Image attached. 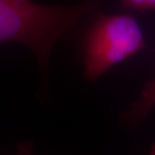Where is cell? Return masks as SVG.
<instances>
[{
  "instance_id": "1",
  "label": "cell",
  "mask_w": 155,
  "mask_h": 155,
  "mask_svg": "<svg viewBox=\"0 0 155 155\" xmlns=\"http://www.w3.org/2000/svg\"><path fill=\"white\" fill-rule=\"evenodd\" d=\"M101 5L102 0H84L72 7L42 5L31 0H0V45L18 42L29 48L46 81L56 42L73 33L84 17Z\"/></svg>"
},
{
  "instance_id": "2",
  "label": "cell",
  "mask_w": 155,
  "mask_h": 155,
  "mask_svg": "<svg viewBox=\"0 0 155 155\" xmlns=\"http://www.w3.org/2000/svg\"><path fill=\"white\" fill-rule=\"evenodd\" d=\"M140 27L131 14L98 13L84 35V77L96 81L111 67L147 48Z\"/></svg>"
},
{
  "instance_id": "3",
  "label": "cell",
  "mask_w": 155,
  "mask_h": 155,
  "mask_svg": "<svg viewBox=\"0 0 155 155\" xmlns=\"http://www.w3.org/2000/svg\"><path fill=\"white\" fill-rule=\"evenodd\" d=\"M155 106V76L145 85L139 98L131 104L130 108L122 116L126 123L134 124L141 122Z\"/></svg>"
},
{
  "instance_id": "4",
  "label": "cell",
  "mask_w": 155,
  "mask_h": 155,
  "mask_svg": "<svg viewBox=\"0 0 155 155\" xmlns=\"http://www.w3.org/2000/svg\"><path fill=\"white\" fill-rule=\"evenodd\" d=\"M120 7L127 11H155V0H121Z\"/></svg>"
},
{
  "instance_id": "5",
  "label": "cell",
  "mask_w": 155,
  "mask_h": 155,
  "mask_svg": "<svg viewBox=\"0 0 155 155\" xmlns=\"http://www.w3.org/2000/svg\"><path fill=\"white\" fill-rule=\"evenodd\" d=\"M33 145L30 141H25L18 145L17 155H32Z\"/></svg>"
},
{
  "instance_id": "6",
  "label": "cell",
  "mask_w": 155,
  "mask_h": 155,
  "mask_svg": "<svg viewBox=\"0 0 155 155\" xmlns=\"http://www.w3.org/2000/svg\"><path fill=\"white\" fill-rule=\"evenodd\" d=\"M148 155H155V144L152 146V148L150 150L149 154Z\"/></svg>"
}]
</instances>
